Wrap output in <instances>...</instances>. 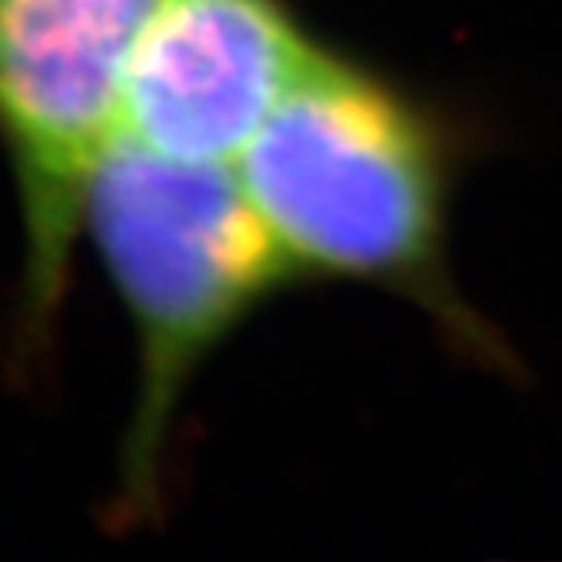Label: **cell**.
Returning <instances> with one entry per match:
<instances>
[{
  "instance_id": "cell-4",
  "label": "cell",
  "mask_w": 562,
  "mask_h": 562,
  "mask_svg": "<svg viewBox=\"0 0 562 562\" xmlns=\"http://www.w3.org/2000/svg\"><path fill=\"white\" fill-rule=\"evenodd\" d=\"M312 52L285 0H156L115 133L177 164L234 167Z\"/></svg>"
},
{
  "instance_id": "cell-2",
  "label": "cell",
  "mask_w": 562,
  "mask_h": 562,
  "mask_svg": "<svg viewBox=\"0 0 562 562\" xmlns=\"http://www.w3.org/2000/svg\"><path fill=\"white\" fill-rule=\"evenodd\" d=\"M82 227L136 336V396L115 515L164 502L183 396L211 352L295 274L231 167H193L115 133L82 193Z\"/></svg>"
},
{
  "instance_id": "cell-1",
  "label": "cell",
  "mask_w": 562,
  "mask_h": 562,
  "mask_svg": "<svg viewBox=\"0 0 562 562\" xmlns=\"http://www.w3.org/2000/svg\"><path fill=\"white\" fill-rule=\"evenodd\" d=\"M458 156L437 112L315 45L231 170L295 271L407 295L468 359L515 376L512 346L458 295L448 271Z\"/></svg>"
},
{
  "instance_id": "cell-3",
  "label": "cell",
  "mask_w": 562,
  "mask_h": 562,
  "mask_svg": "<svg viewBox=\"0 0 562 562\" xmlns=\"http://www.w3.org/2000/svg\"><path fill=\"white\" fill-rule=\"evenodd\" d=\"M156 0H0V146L24 237V356L52 346L82 193L119 130L133 48Z\"/></svg>"
}]
</instances>
